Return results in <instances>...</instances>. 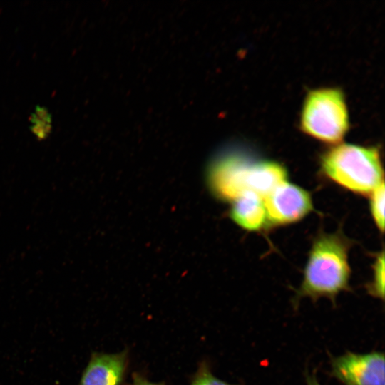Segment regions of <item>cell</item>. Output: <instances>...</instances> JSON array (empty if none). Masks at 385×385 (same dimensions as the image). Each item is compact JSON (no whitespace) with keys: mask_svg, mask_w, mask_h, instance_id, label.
I'll use <instances>...</instances> for the list:
<instances>
[{"mask_svg":"<svg viewBox=\"0 0 385 385\" xmlns=\"http://www.w3.org/2000/svg\"><path fill=\"white\" fill-rule=\"evenodd\" d=\"M206 178L208 188L216 198L232 202L247 192L264 198L286 181L287 171L277 161L257 159L242 150L230 148L213 158Z\"/></svg>","mask_w":385,"mask_h":385,"instance_id":"1","label":"cell"},{"mask_svg":"<svg viewBox=\"0 0 385 385\" xmlns=\"http://www.w3.org/2000/svg\"><path fill=\"white\" fill-rule=\"evenodd\" d=\"M350 246L349 240L339 230L317 236L309 253L302 283L296 290L294 304H298L304 297L313 301L326 297L335 304L340 292L350 290Z\"/></svg>","mask_w":385,"mask_h":385,"instance_id":"2","label":"cell"},{"mask_svg":"<svg viewBox=\"0 0 385 385\" xmlns=\"http://www.w3.org/2000/svg\"><path fill=\"white\" fill-rule=\"evenodd\" d=\"M324 175L355 193L370 195L384 180V169L377 147L340 143L320 158Z\"/></svg>","mask_w":385,"mask_h":385,"instance_id":"3","label":"cell"},{"mask_svg":"<svg viewBox=\"0 0 385 385\" xmlns=\"http://www.w3.org/2000/svg\"><path fill=\"white\" fill-rule=\"evenodd\" d=\"M348 108L343 91L335 87L310 90L299 117L306 135L332 145L340 143L349 129Z\"/></svg>","mask_w":385,"mask_h":385,"instance_id":"4","label":"cell"},{"mask_svg":"<svg viewBox=\"0 0 385 385\" xmlns=\"http://www.w3.org/2000/svg\"><path fill=\"white\" fill-rule=\"evenodd\" d=\"M384 353L347 351L331 358L332 375L344 385H385Z\"/></svg>","mask_w":385,"mask_h":385,"instance_id":"5","label":"cell"},{"mask_svg":"<svg viewBox=\"0 0 385 385\" xmlns=\"http://www.w3.org/2000/svg\"><path fill=\"white\" fill-rule=\"evenodd\" d=\"M263 199L269 225L296 222L313 209L310 193L287 181L274 188Z\"/></svg>","mask_w":385,"mask_h":385,"instance_id":"6","label":"cell"},{"mask_svg":"<svg viewBox=\"0 0 385 385\" xmlns=\"http://www.w3.org/2000/svg\"><path fill=\"white\" fill-rule=\"evenodd\" d=\"M127 349L115 354L93 352L78 385H122L128 365Z\"/></svg>","mask_w":385,"mask_h":385,"instance_id":"7","label":"cell"},{"mask_svg":"<svg viewBox=\"0 0 385 385\" xmlns=\"http://www.w3.org/2000/svg\"><path fill=\"white\" fill-rule=\"evenodd\" d=\"M230 215L242 228L248 231H259L269 225L263 197L247 192L231 202Z\"/></svg>","mask_w":385,"mask_h":385,"instance_id":"8","label":"cell"},{"mask_svg":"<svg viewBox=\"0 0 385 385\" xmlns=\"http://www.w3.org/2000/svg\"><path fill=\"white\" fill-rule=\"evenodd\" d=\"M384 252L381 251L376 257L373 265L372 281L367 286L368 292L373 297L384 299Z\"/></svg>","mask_w":385,"mask_h":385,"instance_id":"9","label":"cell"},{"mask_svg":"<svg viewBox=\"0 0 385 385\" xmlns=\"http://www.w3.org/2000/svg\"><path fill=\"white\" fill-rule=\"evenodd\" d=\"M384 181L370 194V210L374 222L383 233L384 230Z\"/></svg>","mask_w":385,"mask_h":385,"instance_id":"10","label":"cell"},{"mask_svg":"<svg viewBox=\"0 0 385 385\" xmlns=\"http://www.w3.org/2000/svg\"><path fill=\"white\" fill-rule=\"evenodd\" d=\"M31 131L39 139L46 138L51 129V115L46 108L38 106L31 115Z\"/></svg>","mask_w":385,"mask_h":385,"instance_id":"11","label":"cell"},{"mask_svg":"<svg viewBox=\"0 0 385 385\" xmlns=\"http://www.w3.org/2000/svg\"><path fill=\"white\" fill-rule=\"evenodd\" d=\"M190 385H234L215 376L206 361H202L191 379Z\"/></svg>","mask_w":385,"mask_h":385,"instance_id":"12","label":"cell"},{"mask_svg":"<svg viewBox=\"0 0 385 385\" xmlns=\"http://www.w3.org/2000/svg\"><path fill=\"white\" fill-rule=\"evenodd\" d=\"M133 385H165V383H155L148 380L143 375L135 372L132 375Z\"/></svg>","mask_w":385,"mask_h":385,"instance_id":"13","label":"cell"},{"mask_svg":"<svg viewBox=\"0 0 385 385\" xmlns=\"http://www.w3.org/2000/svg\"><path fill=\"white\" fill-rule=\"evenodd\" d=\"M306 381L307 385H320L316 377L315 373L314 372L312 374H309L307 372L306 374Z\"/></svg>","mask_w":385,"mask_h":385,"instance_id":"14","label":"cell"}]
</instances>
